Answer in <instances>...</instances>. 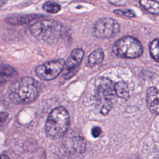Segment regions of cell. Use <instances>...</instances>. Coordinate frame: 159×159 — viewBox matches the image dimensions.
<instances>
[{"instance_id":"7a4b0ae2","label":"cell","mask_w":159,"mask_h":159,"mask_svg":"<svg viewBox=\"0 0 159 159\" xmlns=\"http://www.w3.org/2000/svg\"><path fill=\"white\" fill-rule=\"evenodd\" d=\"M70 123L68 111L63 107L53 109L49 114L45 123V132L47 137L56 139L63 136L67 130Z\"/></svg>"},{"instance_id":"ac0fdd59","label":"cell","mask_w":159,"mask_h":159,"mask_svg":"<svg viewBox=\"0 0 159 159\" xmlns=\"http://www.w3.org/2000/svg\"><path fill=\"white\" fill-rule=\"evenodd\" d=\"M114 12L118 15L124 16L128 17H135L136 16L134 12L131 9H125V10L116 9L114 11Z\"/></svg>"},{"instance_id":"9c48e42d","label":"cell","mask_w":159,"mask_h":159,"mask_svg":"<svg viewBox=\"0 0 159 159\" xmlns=\"http://www.w3.org/2000/svg\"><path fill=\"white\" fill-rule=\"evenodd\" d=\"M67 137L66 143L70 150L75 153L83 152L85 148V143L81 136L71 132Z\"/></svg>"},{"instance_id":"3957f363","label":"cell","mask_w":159,"mask_h":159,"mask_svg":"<svg viewBox=\"0 0 159 159\" xmlns=\"http://www.w3.org/2000/svg\"><path fill=\"white\" fill-rule=\"evenodd\" d=\"M61 24L54 20H41L36 22L30 27L31 34L45 42H56L61 34Z\"/></svg>"},{"instance_id":"8992f818","label":"cell","mask_w":159,"mask_h":159,"mask_svg":"<svg viewBox=\"0 0 159 159\" xmlns=\"http://www.w3.org/2000/svg\"><path fill=\"white\" fill-rule=\"evenodd\" d=\"M120 32L118 22L111 18H102L98 20L93 27V35L98 38H111Z\"/></svg>"},{"instance_id":"8fae6325","label":"cell","mask_w":159,"mask_h":159,"mask_svg":"<svg viewBox=\"0 0 159 159\" xmlns=\"http://www.w3.org/2000/svg\"><path fill=\"white\" fill-rule=\"evenodd\" d=\"M40 14H27L24 16H12L7 17L5 21L11 25H20L27 24L34 19L42 17Z\"/></svg>"},{"instance_id":"ffe728a7","label":"cell","mask_w":159,"mask_h":159,"mask_svg":"<svg viewBox=\"0 0 159 159\" xmlns=\"http://www.w3.org/2000/svg\"><path fill=\"white\" fill-rule=\"evenodd\" d=\"M9 114L6 112H0V127L2 126L8 119Z\"/></svg>"},{"instance_id":"7c38bea8","label":"cell","mask_w":159,"mask_h":159,"mask_svg":"<svg viewBox=\"0 0 159 159\" xmlns=\"http://www.w3.org/2000/svg\"><path fill=\"white\" fill-rule=\"evenodd\" d=\"M17 75V73L13 67L7 65L0 64V85L6 84Z\"/></svg>"},{"instance_id":"44dd1931","label":"cell","mask_w":159,"mask_h":159,"mask_svg":"<svg viewBox=\"0 0 159 159\" xmlns=\"http://www.w3.org/2000/svg\"><path fill=\"white\" fill-rule=\"evenodd\" d=\"M102 132V130L101 129L100 127H94L92 129V132H91V134L94 137H98L101 134Z\"/></svg>"},{"instance_id":"603a6c76","label":"cell","mask_w":159,"mask_h":159,"mask_svg":"<svg viewBox=\"0 0 159 159\" xmlns=\"http://www.w3.org/2000/svg\"><path fill=\"white\" fill-rule=\"evenodd\" d=\"M0 159H10V158L7 155L2 154L0 155Z\"/></svg>"},{"instance_id":"9a60e30c","label":"cell","mask_w":159,"mask_h":159,"mask_svg":"<svg viewBox=\"0 0 159 159\" xmlns=\"http://www.w3.org/2000/svg\"><path fill=\"white\" fill-rule=\"evenodd\" d=\"M115 93L122 99H127L129 96V91L127 85L124 81H119L114 85Z\"/></svg>"},{"instance_id":"2e32d148","label":"cell","mask_w":159,"mask_h":159,"mask_svg":"<svg viewBox=\"0 0 159 159\" xmlns=\"http://www.w3.org/2000/svg\"><path fill=\"white\" fill-rule=\"evenodd\" d=\"M149 50L152 57L159 62V39H155L150 43Z\"/></svg>"},{"instance_id":"277c9868","label":"cell","mask_w":159,"mask_h":159,"mask_svg":"<svg viewBox=\"0 0 159 159\" xmlns=\"http://www.w3.org/2000/svg\"><path fill=\"white\" fill-rule=\"evenodd\" d=\"M112 51L119 57L135 58L142 55L143 47L137 39L130 36H125L114 43Z\"/></svg>"},{"instance_id":"e0dca14e","label":"cell","mask_w":159,"mask_h":159,"mask_svg":"<svg viewBox=\"0 0 159 159\" xmlns=\"http://www.w3.org/2000/svg\"><path fill=\"white\" fill-rule=\"evenodd\" d=\"M42 8L43 10L48 13L55 14L58 12L60 10L61 7L57 2L52 1H48L43 4Z\"/></svg>"},{"instance_id":"d6986e66","label":"cell","mask_w":159,"mask_h":159,"mask_svg":"<svg viewBox=\"0 0 159 159\" xmlns=\"http://www.w3.org/2000/svg\"><path fill=\"white\" fill-rule=\"evenodd\" d=\"M109 3L115 6H125L129 3L130 0H107Z\"/></svg>"},{"instance_id":"7402d4cb","label":"cell","mask_w":159,"mask_h":159,"mask_svg":"<svg viewBox=\"0 0 159 159\" xmlns=\"http://www.w3.org/2000/svg\"><path fill=\"white\" fill-rule=\"evenodd\" d=\"M8 0H0V7L3 6L7 2Z\"/></svg>"},{"instance_id":"5b68a950","label":"cell","mask_w":159,"mask_h":159,"mask_svg":"<svg viewBox=\"0 0 159 159\" xmlns=\"http://www.w3.org/2000/svg\"><path fill=\"white\" fill-rule=\"evenodd\" d=\"M115 93L114 85L106 78H101L96 82V98L101 113L106 115L112 107V98Z\"/></svg>"},{"instance_id":"30bf717a","label":"cell","mask_w":159,"mask_h":159,"mask_svg":"<svg viewBox=\"0 0 159 159\" xmlns=\"http://www.w3.org/2000/svg\"><path fill=\"white\" fill-rule=\"evenodd\" d=\"M147 102L150 111L155 114H159V89L150 88L147 92Z\"/></svg>"},{"instance_id":"5bb4252c","label":"cell","mask_w":159,"mask_h":159,"mask_svg":"<svg viewBox=\"0 0 159 159\" xmlns=\"http://www.w3.org/2000/svg\"><path fill=\"white\" fill-rule=\"evenodd\" d=\"M104 54L102 49L98 48L94 50L88 57V64L90 66H94L102 61Z\"/></svg>"},{"instance_id":"52a82bcc","label":"cell","mask_w":159,"mask_h":159,"mask_svg":"<svg viewBox=\"0 0 159 159\" xmlns=\"http://www.w3.org/2000/svg\"><path fill=\"white\" fill-rule=\"evenodd\" d=\"M65 61L62 59L46 62L35 69L36 75L43 80H51L56 78L63 69Z\"/></svg>"},{"instance_id":"4fadbf2b","label":"cell","mask_w":159,"mask_h":159,"mask_svg":"<svg viewBox=\"0 0 159 159\" xmlns=\"http://www.w3.org/2000/svg\"><path fill=\"white\" fill-rule=\"evenodd\" d=\"M140 4L148 12L158 15L159 14V2L154 0H140Z\"/></svg>"},{"instance_id":"ba28073f","label":"cell","mask_w":159,"mask_h":159,"mask_svg":"<svg viewBox=\"0 0 159 159\" xmlns=\"http://www.w3.org/2000/svg\"><path fill=\"white\" fill-rule=\"evenodd\" d=\"M84 57V51L81 48H76L72 51L70 56L64 65V75L69 77L80 65Z\"/></svg>"},{"instance_id":"6da1fadb","label":"cell","mask_w":159,"mask_h":159,"mask_svg":"<svg viewBox=\"0 0 159 159\" xmlns=\"http://www.w3.org/2000/svg\"><path fill=\"white\" fill-rule=\"evenodd\" d=\"M39 94L37 84L31 77H22L14 83L10 88L11 99L18 103L34 101Z\"/></svg>"}]
</instances>
